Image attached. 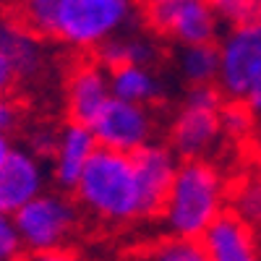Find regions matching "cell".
<instances>
[{
  "instance_id": "obj_1",
  "label": "cell",
  "mask_w": 261,
  "mask_h": 261,
  "mask_svg": "<svg viewBox=\"0 0 261 261\" xmlns=\"http://www.w3.org/2000/svg\"><path fill=\"white\" fill-rule=\"evenodd\" d=\"M71 193L84 217L99 225L125 227L130 222L144 220L134 157L125 151L97 146Z\"/></svg>"
},
{
  "instance_id": "obj_2",
  "label": "cell",
  "mask_w": 261,
  "mask_h": 261,
  "mask_svg": "<svg viewBox=\"0 0 261 261\" xmlns=\"http://www.w3.org/2000/svg\"><path fill=\"white\" fill-rule=\"evenodd\" d=\"M230 199L222 172L206 157L180 160L165 204L157 214L165 232L199 238Z\"/></svg>"
},
{
  "instance_id": "obj_3",
  "label": "cell",
  "mask_w": 261,
  "mask_h": 261,
  "mask_svg": "<svg viewBox=\"0 0 261 261\" xmlns=\"http://www.w3.org/2000/svg\"><path fill=\"white\" fill-rule=\"evenodd\" d=\"M136 0H58L50 39L76 53H97L107 39L134 29Z\"/></svg>"
},
{
  "instance_id": "obj_4",
  "label": "cell",
  "mask_w": 261,
  "mask_h": 261,
  "mask_svg": "<svg viewBox=\"0 0 261 261\" xmlns=\"http://www.w3.org/2000/svg\"><path fill=\"white\" fill-rule=\"evenodd\" d=\"M81 206L71 191H42L29 204L13 212L21 251L29 256H60L73 243L81 227Z\"/></svg>"
},
{
  "instance_id": "obj_5",
  "label": "cell",
  "mask_w": 261,
  "mask_h": 261,
  "mask_svg": "<svg viewBox=\"0 0 261 261\" xmlns=\"http://www.w3.org/2000/svg\"><path fill=\"white\" fill-rule=\"evenodd\" d=\"M227 97L217 84H193L170 120L167 144L180 160L206 157L222 139L220 113Z\"/></svg>"
},
{
  "instance_id": "obj_6",
  "label": "cell",
  "mask_w": 261,
  "mask_h": 261,
  "mask_svg": "<svg viewBox=\"0 0 261 261\" xmlns=\"http://www.w3.org/2000/svg\"><path fill=\"white\" fill-rule=\"evenodd\" d=\"M146 32L172 45L217 42L220 16L212 0H136Z\"/></svg>"
},
{
  "instance_id": "obj_7",
  "label": "cell",
  "mask_w": 261,
  "mask_h": 261,
  "mask_svg": "<svg viewBox=\"0 0 261 261\" xmlns=\"http://www.w3.org/2000/svg\"><path fill=\"white\" fill-rule=\"evenodd\" d=\"M217 39H220L217 86L227 99H246L248 92L261 81V21L232 24Z\"/></svg>"
},
{
  "instance_id": "obj_8",
  "label": "cell",
  "mask_w": 261,
  "mask_h": 261,
  "mask_svg": "<svg viewBox=\"0 0 261 261\" xmlns=\"http://www.w3.org/2000/svg\"><path fill=\"white\" fill-rule=\"evenodd\" d=\"M89 128L99 146L134 154L136 149L154 141L157 118L149 105L120 99L113 94L102 105V110L92 118Z\"/></svg>"
},
{
  "instance_id": "obj_9",
  "label": "cell",
  "mask_w": 261,
  "mask_h": 261,
  "mask_svg": "<svg viewBox=\"0 0 261 261\" xmlns=\"http://www.w3.org/2000/svg\"><path fill=\"white\" fill-rule=\"evenodd\" d=\"M50 183L47 160L37 157L32 149L21 146L8 154V160L0 165V209L13 214L24 204H29L34 196H39Z\"/></svg>"
},
{
  "instance_id": "obj_10",
  "label": "cell",
  "mask_w": 261,
  "mask_h": 261,
  "mask_svg": "<svg viewBox=\"0 0 261 261\" xmlns=\"http://www.w3.org/2000/svg\"><path fill=\"white\" fill-rule=\"evenodd\" d=\"M206 261H253L258 258L256 225L235 209H222L199 235Z\"/></svg>"
},
{
  "instance_id": "obj_11",
  "label": "cell",
  "mask_w": 261,
  "mask_h": 261,
  "mask_svg": "<svg viewBox=\"0 0 261 261\" xmlns=\"http://www.w3.org/2000/svg\"><path fill=\"white\" fill-rule=\"evenodd\" d=\"M134 167L141 188V204H144V220H157V214L165 204V196L170 191V183L178 172L180 157L172 151L170 144L149 141L146 146L136 149Z\"/></svg>"
},
{
  "instance_id": "obj_12",
  "label": "cell",
  "mask_w": 261,
  "mask_h": 261,
  "mask_svg": "<svg viewBox=\"0 0 261 261\" xmlns=\"http://www.w3.org/2000/svg\"><path fill=\"white\" fill-rule=\"evenodd\" d=\"M47 37L32 29L21 16H0V53L6 55L18 81H37L47 71Z\"/></svg>"
},
{
  "instance_id": "obj_13",
  "label": "cell",
  "mask_w": 261,
  "mask_h": 261,
  "mask_svg": "<svg viewBox=\"0 0 261 261\" xmlns=\"http://www.w3.org/2000/svg\"><path fill=\"white\" fill-rule=\"evenodd\" d=\"M110 97H113L110 71L99 60H81L65 76V113H68V120L89 125Z\"/></svg>"
},
{
  "instance_id": "obj_14",
  "label": "cell",
  "mask_w": 261,
  "mask_h": 261,
  "mask_svg": "<svg viewBox=\"0 0 261 261\" xmlns=\"http://www.w3.org/2000/svg\"><path fill=\"white\" fill-rule=\"evenodd\" d=\"M97 139L92 134V128L79 120H68L58 128V139L55 149L50 154V178L58 188L63 191H73L76 180L81 178V172L86 162L92 160L97 151Z\"/></svg>"
},
{
  "instance_id": "obj_15",
  "label": "cell",
  "mask_w": 261,
  "mask_h": 261,
  "mask_svg": "<svg viewBox=\"0 0 261 261\" xmlns=\"http://www.w3.org/2000/svg\"><path fill=\"white\" fill-rule=\"evenodd\" d=\"M110 71V89L120 99L154 107L165 99V81L149 63H123Z\"/></svg>"
},
{
  "instance_id": "obj_16",
  "label": "cell",
  "mask_w": 261,
  "mask_h": 261,
  "mask_svg": "<svg viewBox=\"0 0 261 261\" xmlns=\"http://www.w3.org/2000/svg\"><path fill=\"white\" fill-rule=\"evenodd\" d=\"M97 60L105 68H115V65H123V63L154 65L160 60V42L151 32H136V27H134V29L115 34L113 39H107L97 50Z\"/></svg>"
},
{
  "instance_id": "obj_17",
  "label": "cell",
  "mask_w": 261,
  "mask_h": 261,
  "mask_svg": "<svg viewBox=\"0 0 261 261\" xmlns=\"http://www.w3.org/2000/svg\"><path fill=\"white\" fill-rule=\"evenodd\" d=\"M175 68L180 79L193 84H217L220 73V50L217 42H191V45H178L175 50Z\"/></svg>"
},
{
  "instance_id": "obj_18",
  "label": "cell",
  "mask_w": 261,
  "mask_h": 261,
  "mask_svg": "<svg viewBox=\"0 0 261 261\" xmlns=\"http://www.w3.org/2000/svg\"><path fill=\"white\" fill-rule=\"evenodd\" d=\"M146 256L157 261H206L199 238H186L175 232H165L154 243H149Z\"/></svg>"
},
{
  "instance_id": "obj_19",
  "label": "cell",
  "mask_w": 261,
  "mask_h": 261,
  "mask_svg": "<svg viewBox=\"0 0 261 261\" xmlns=\"http://www.w3.org/2000/svg\"><path fill=\"white\" fill-rule=\"evenodd\" d=\"M256 120L258 118L248 110V105L243 99H227L222 105L220 123H222V136L227 139H235V141L248 139L256 130Z\"/></svg>"
},
{
  "instance_id": "obj_20",
  "label": "cell",
  "mask_w": 261,
  "mask_h": 261,
  "mask_svg": "<svg viewBox=\"0 0 261 261\" xmlns=\"http://www.w3.org/2000/svg\"><path fill=\"white\" fill-rule=\"evenodd\" d=\"M232 209L238 214H243L248 222H258L261 220V175H253L248 180H243L232 193Z\"/></svg>"
},
{
  "instance_id": "obj_21",
  "label": "cell",
  "mask_w": 261,
  "mask_h": 261,
  "mask_svg": "<svg viewBox=\"0 0 261 261\" xmlns=\"http://www.w3.org/2000/svg\"><path fill=\"white\" fill-rule=\"evenodd\" d=\"M220 21L227 24H248V21H261V0H212Z\"/></svg>"
},
{
  "instance_id": "obj_22",
  "label": "cell",
  "mask_w": 261,
  "mask_h": 261,
  "mask_svg": "<svg viewBox=\"0 0 261 261\" xmlns=\"http://www.w3.org/2000/svg\"><path fill=\"white\" fill-rule=\"evenodd\" d=\"M21 253V241H18V232L13 225V214L0 209V261H11L18 258Z\"/></svg>"
},
{
  "instance_id": "obj_23",
  "label": "cell",
  "mask_w": 261,
  "mask_h": 261,
  "mask_svg": "<svg viewBox=\"0 0 261 261\" xmlns=\"http://www.w3.org/2000/svg\"><path fill=\"white\" fill-rule=\"evenodd\" d=\"M55 139H58V128H53V125H34V128H29V134H27V149H32L37 157H42V160H50V154H53V149H55Z\"/></svg>"
},
{
  "instance_id": "obj_24",
  "label": "cell",
  "mask_w": 261,
  "mask_h": 261,
  "mask_svg": "<svg viewBox=\"0 0 261 261\" xmlns=\"http://www.w3.org/2000/svg\"><path fill=\"white\" fill-rule=\"evenodd\" d=\"M18 118H21L18 105L8 94L0 92V128H3V130H13L18 125Z\"/></svg>"
},
{
  "instance_id": "obj_25",
  "label": "cell",
  "mask_w": 261,
  "mask_h": 261,
  "mask_svg": "<svg viewBox=\"0 0 261 261\" xmlns=\"http://www.w3.org/2000/svg\"><path fill=\"white\" fill-rule=\"evenodd\" d=\"M16 73H13V68H11V63L6 60V55L0 53V92L3 94H8L13 86H16Z\"/></svg>"
},
{
  "instance_id": "obj_26",
  "label": "cell",
  "mask_w": 261,
  "mask_h": 261,
  "mask_svg": "<svg viewBox=\"0 0 261 261\" xmlns=\"http://www.w3.org/2000/svg\"><path fill=\"white\" fill-rule=\"evenodd\" d=\"M246 105H248V110L256 115V118H261V81L253 86V89L248 92V97L243 99Z\"/></svg>"
},
{
  "instance_id": "obj_27",
  "label": "cell",
  "mask_w": 261,
  "mask_h": 261,
  "mask_svg": "<svg viewBox=\"0 0 261 261\" xmlns=\"http://www.w3.org/2000/svg\"><path fill=\"white\" fill-rule=\"evenodd\" d=\"M13 151V139H11V130L0 128V165L8 160V154Z\"/></svg>"
},
{
  "instance_id": "obj_28",
  "label": "cell",
  "mask_w": 261,
  "mask_h": 261,
  "mask_svg": "<svg viewBox=\"0 0 261 261\" xmlns=\"http://www.w3.org/2000/svg\"><path fill=\"white\" fill-rule=\"evenodd\" d=\"M256 235H258V253H261V220L256 222Z\"/></svg>"
},
{
  "instance_id": "obj_29",
  "label": "cell",
  "mask_w": 261,
  "mask_h": 261,
  "mask_svg": "<svg viewBox=\"0 0 261 261\" xmlns=\"http://www.w3.org/2000/svg\"><path fill=\"white\" fill-rule=\"evenodd\" d=\"M256 146H258V154H261V125H258V130H256Z\"/></svg>"
},
{
  "instance_id": "obj_30",
  "label": "cell",
  "mask_w": 261,
  "mask_h": 261,
  "mask_svg": "<svg viewBox=\"0 0 261 261\" xmlns=\"http://www.w3.org/2000/svg\"><path fill=\"white\" fill-rule=\"evenodd\" d=\"M16 3H21V0H16Z\"/></svg>"
}]
</instances>
